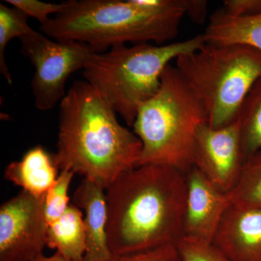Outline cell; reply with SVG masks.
Listing matches in <instances>:
<instances>
[{"label": "cell", "instance_id": "6da1fadb", "mask_svg": "<svg viewBox=\"0 0 261 261\" xmlns=\"http://www.w3.org/2000/svg\"><path fill=\"white\" fill-rule=\"evenodd\" d=\"M186 178L178 170L142 165L107 190L108 244L113 255L177 245L183 238Z\"/></svg>", "mask_w": 261, "mask_h": 261}, {"label": "cell", "instance_id": "7a4b0ae2", "mask_svg": "<svg viewBox=\"0 0 261 261\" xmlns=\"http://www.w3.org/2000/svg\"><path fill=\"white\" fill-rule=\"evenodd\" d=\"M142 143L122 126L97 89L76 81L60 103L57 152L59 169L92 180L107 190L123 173L138 166Z\"/></svg>", "mask_w": 261, "mask_h": 261}, {"label": "cell", "instance_id": "3957f363", "mask_svg": "<svg viewBox=\"0 0 261 261\" xmlns=\"http://www.w3.org/2000/svg\"><path fill=\"white\" fill-rule=\"evenodd\" d=\"M186 5L187 0H70L40 29L55 40L84 43L97 53L126 43L162 45L178 35Z\"/></svg>", "mask_w": 261, "mask_h": 261}, {"label": "cell", "instance_id": "277c9868", "mask_svg": "<svg viewBox=\"0 0 261 261\" xmlns=\"http://www.w3.org/2000/svg\"><path fill=\"white\" fill-rule=\"evenodd\" d=\"M203 34L158 45L150 43L114 46L94 53L82 70L86 82L97 89L127 126L135 123L139 109L155 94L171 62L205 44Z\"/></svg>", "mask_w": 261, "mask_h": 261}, {"label": "cell", "instance_id": "5b68a950", "mask_svg": "<svg viewBox=\"0 0 261 261\" xmlns=\"http://www.w3.org/2000/svg\"><path fill=\"white\" fill-rule=\"evenodd\" d=\"M206 123L200 102L176 67L168 65L159 90L141 106L132 126L142 146L138 166L159 165L185 174L194 167L196 135Z\"/></svg>", "mask_w": 261, "mask_h": 261}, {"label": "cell", "instance_id": "8992f818", "mask_svg": "<svg viewBox=\"0 0 261 261\" xmlns=\"http://www.w3.org/2000/svg\"><path fill=\"white\" fill-rule=\"evenodd\" d=\"M175 67L203 108L207 124L219 128L238 120L244 100L261 78V51L205 42L178 57Z\"/></svg>", "mask_w": 261, "mask_h": 261}, {"label": "cell", "instance_id": "52a82bcc", "mask_svg": "<svg viewBox=\"0 0 261 261\" xmlns=\"http://www.w3.org/2000/svg\"><path fill=\"white\" fill-rule=\"evenodd\" d=\"M19 40L20 51L35 69L31 85L36 108L42 111H49L61 102L70 75L83 70L97 53L88 44L55 40L33 29Z\"/></svg>", "mask_w": 261, "mask_h": 261}, {"label": "cell", "instance_id": "ba28073f", "mask_svg": "<svg viewBox=\"0 0 261 261\" xmlns=\"http://www.w3.org/2000/svg\"><path fill=\"white\" fill-rule=\"evenodd\" d=\"M44 197L22 190L0 207V261H31L43 255L48 224Z\"/></svg>", "mask_w": 261, "mask_h": 261}, {"label": "cell", "instance_id": "9c48e42d", "mask_svg": "<svg viewBox=\"0 0 261 261\" xmlns=\"http://www.w3.org/2000/svg\"><path fill=\"white\" fill-rule=\"evenodd\" d=\"M245 159L238 120L214 128L207 123L196 135L194 167L218 188L228 193L238 181Z\"/></svg>", "mask_w": 261, "mask_h": 261}, {"label": "cell", "instance_id": "30bf717a", "mask_svg": "<svg viewBox=\"0 0 261 261\" xmlns=\"http://www.w3.org/2000/svg\"><path fill=\"white\" fill-rule=\"evenodd\" d=\"M186 203L183 238L213 244L225 214L231 205L226 192L193 167L185 173Z\"/></svg>", "mask_w": 261, "mask_h": 261}, {"label": "cell", "instance_id": "8fae6325", "mask_svg": "<svg viewBox=\"0 0 261 261\" xmlns=\"http://www.w3.org/2000/svg\"><path fill=\"white\" fill-rule=\"evenodd\" d=\"M213 245L231 261H261V207L230 206Z\"/></svg>", "mask_w": 261, "mask_h": 261}, {"label": "cell", "instance_id": "7c38bea8", "mask_svg": "<svg viewBox=\"0 0 261 261\" xmlns=\"http://www.w3.org/2000/svg\"><path fill=\"white\" fill-rule=\"evenodd\" d=\"M105 189L84 178L73 194V202L84 213L87 252L84 261H107L112 257L108 244V208Z\"/></svg>", "mask_w": 261, "mask_h": 261}, {"label": "cell", "instance_id": "4fadbf2b", "mask_svg": "<svg viewBox=\"0 0 261 261\" xmlns=\"http://www.w3.org/2000/svg\"><path fill=\"white\" fill-rule=\"evenodd\" d=\"M58 170L53 154L37 145L29 149L20 161L10 163L5 168L4 177L21 187L23 191L42 197L56 181Z\"/></svg>", "mask_w": 261, "mask_h": 261}, {"label": "cell", "instance_id": "5bb4252c", "mask_svg": "<svg viewBox=\"0 0 261 261\" xmlns=\"http://www.w3.org/2000/svg\"><path fill=\"white\" fill-rule=\"evenodd\" d=\"M202 34L210 44L247 46L261 51V13L232 16L218 10Z\"/></svg>", "mask_w": 261, "mask_h": 261}, {"label": "cell", "instance_id": "9a60e30c", "mask_svg": "<svg viewBox=\"0 0 261 261\" xmlns=\"http://www.w3.org/2000/svg\"><path fill=\"white\" fill-rule=\"evenodd\" d=\"M47 246L68 260H84L87 252L84 216L74 204H70L61 218L48 225Z\"/></svg>", "mask_w": 261, "mask_h": 261}, {"label": "cell", "instance_id": "2e32d148", "mask_svg": "<svg viewBox=\"0 0 261 261\" xmlns=\"http://www.w3.org/2000/svg\"><path fill=\"white\" fill-rule=\"evenodd\" d=\"M238 120L245 161L261 150V78L244 100Z\"/></svg>", "mask_w": 261, "mask_h": 261}, {"label": "cell", "instance_id": "e0dca14e", "mask_svg": "<svg viewBox=\"0 0 261 261\" xmlns=\"http://www.w3.org/2000/svg\"><path fill=\"white\" fill-rule=\"evenodd\" d=\"M227 194L232 205L261 207V150L245 161L238 181Z\"/></svg>", "mask_w": 261, "mask_h": 261}, {"label": "cell", "instance_id": "ac0fdd59", "mask_svg": "<svg viewBox=\"0 0 261 261\" xmlns=\"http://www.w3.org/2000/svg\"><path fill=\"white\" fill-rule=\"evenodd\" d=\"M28 15L22 10L0 4V72L9 84H13L11 74L5 60V50L12 39L23 37L32 28L29 25Z\"/></svg>", "mask_w": 261, "mask_h": 261}, {"label": "cell", "instance_id": "d6986e66", "mask_svg": "<svg viewBox=\"0 0 261 261\" xmlns=\"http://www.w3.org/2000/svg\"><path fill=\"white\" fill-rule=\"evenodd\" d=\"M74 175L69 170H61L54 185L44 195L43 207L48 225L61 218L69 207L68 191Z\"/></svg>", "mask_w": 261, "mask_h": 261}, {"label": "cell", "instance_id": "ffe728a7", "mask_svg": "<svg viewBox=\"0 0 261 261\" xmlns=\"http://www.w3.org/2000/svg\"><path fill=\"white\" fill-rule=\"evenodd\" d=\"M5 3L22 10L29 18H36L41 25L47 23L51 15H58L68 8L69 1L61 3H44L39 0H6Z\"/></svg>", "mask_w": 261, "mask_h": 261}, {"label": "cell", "instance_id": "44dd1931", "mask_svg": "<svg viewBox=\"0 0 261 261\" xmlns=\"http://www.w3.org/2000/svg\"><path fill=\"white\" fill-rule=\"evenodd\" d=\"M177 247L183 261H231L213 244L182 239Z\"/></svg>", "mask_w": 261, "mask_h": 261}, {"label": "cell", "instance_id": "7402d4cb", "mask_svg": "<svg viewBox=\"0 0 261 261\" xmlns=\"http://www.w3.org/2000/svg\"><path fill=\"white\" fill-rule=\"evenodd\" d=\"M107 261H183L177 245H167L136 253L112 255Z\"/></svg>", "mask_w": 261, "mask_h": 261}, {"label": "cell", "instance_id": "603a6c76", "mask_svg": "<svg viewBox=\"0 0 261 261\" xmlns=\"http://www.w3.org/2000/svg\"><path fill=\"white\" fill-rule=\"evenodd\" d=\"M222 10L232 16H248L261 13V0H224Z\"/></svg>", "mask_w": 261, "mask_h": 261}, {"label": "cell", "instance_id": "cb8c5ba5", "mask_svg": "<svg viewBox=\"0 0 261 261\" xmlns=\"http://www.w3.org/2000/svg\"><path fill=\"white\" fill-rule=\"evenodd\" d=\"M207 4L205 0H187L186 15L195 23H203L207 16Z\"/></svg>", "mask_w": 261, "mask_h": 261}, {"label": "cell", "instance_id": "d4e9b609", "mask_svg": "<svg viewBox=\"0 0 261 261\" xmlns=\"http://www.w3.org/2000/svg\"><path fill=\"white\" fill-rule=\"evenodd\" d=\"M31 261H69L67 260L65 257H63L61 253L58 252H56L54 255L51 256L47 257L45 255H39L36 257V258L33 259Z\"/></svg>", "mask_w": 261, "mask_h": 261}, {"label": "cell", "instance_id": "484cf974", "mask_svg": "<svg viewBox=\"0 0 261 261\" xmlns=\"http://www.w3.org/2000/svg\"><path fill=\"white\" fill-rule=\"evenodd\" d=\"M84 261V260H83Z\"/></svg>", "mask_w": 261, "mask_h": 261}]
</instances>
